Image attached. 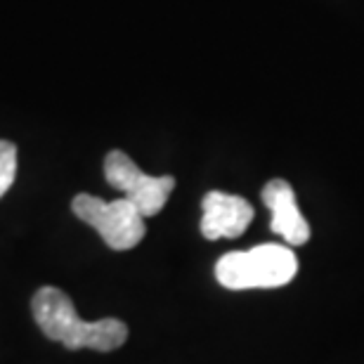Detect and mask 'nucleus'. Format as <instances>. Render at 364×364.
I'll return each mask as SVG.
<instances>
[{
    "mask_svg": "<svg viewBox=\"0 0 364 364\" xmlns=\"http://www.w3.org/2000/svg\"><path fill=\"white\" fill-rule=\"evenodd\" d=\"M33 319L50 341H57L69 350L90 348L97 353H112L128 338V326L121 319L105 317L85 322L71 303V298L57 287H43L31 301Z\"/></svg>",
    "mask_w": 364,
    "mask_h": 364,
    "instance_id": "obj_1",
    "label": "nucleus"
},
{
    "mask_svg": "<svg viewBox=\"0 0 364 364\" xmlns=\"http://www.w3.org/2000/svg\"><path fill=\"white\" fill-rule=\"evenodd\" d=\"M298 272V258L287 244H258L251 251H232L218 260L215 279L225 289H277Z\"/></svg>",
    "mask_w": 364,
    "mask_h": 364,
    "instance_id": "obj_2",
    "label": "nucleus"
},
{
    "mask_svg": "<svg viewBox=\"0 0 364 364\" xmlns=\"http://www.w3.org/2000/svg\"><path fill=\"white\" fill-rule=\"evenodd\" d=\"M71 210L76 218L88 223L105 239V244L114 251L135 249L144 237V215L126 196L114 201H102L100 196L78 194L71 201Z\"/></svg>",
    "mask_w": 364,
    "mask_h": 364,
    "instance_id": "obj_3",
    "label": "nucleus"
},
{
    "mask_svg": "<svg viewBox=\"0 0 364 364\" xmlns=\"http://www.w3.org/2000/svg\"><path fill=\"white\" fill-rule=\"evenodd\" d=\"M105 178L128 201H133L144 218L161 213L171 192L176 189V178L173 176H147L121 149H114L107 154Z\"/></svg>",
    "mask_w": 364,
    "mask_h": 364,
    "instance_id": "obj_4",
    "label": "nucleus"
},
{
    "mask_svg": "<svg viewBox=\"0 0 364 364\" xmlns=\"http://www.w3.org/2000/svg\"><path fill=\"white\" fill-rule=\"evenodd\" d=\"M201 235L215 242V239H235L242 237L253 220V206L244 196L208 192L201 201Z\"/></svg>",
    "mask_w": 364,
    "mask_h": 364,
    "instance_id": "obj_5",
    "label": "nucleus"
},
{
    "mask_svg": "<svg viewBox=\"0 0 364 364\" xmlns=\"http://www.w3.org/2000/svg\"><path fill=\"white\" fill-rule=\"evenodd\" d=\"M263 203L272 210L270 230L277 232L287 246H303L310 239V225L298 208L296 192L287 180H270L263 187Z\"/></svg>",
    "mask_w": 364,
    "mask_h": 364,
    "instance_id": "obj_6",
    "label": "nucleus"
},
{
    "mask_svg": "<svg viewBox=\"0 0 364 364\" xmlns=\"http://www.w3.org/2000/svg\"><path fill=\"white\" fill-rule=\"evenodd\" d=\"M17 178V147L7 140H0V199L12 187Z\"/></svg>",
    "mask_w": 364,
    "mask_h": 364,
    "instance_id": "obj_7",
    "label": "nucleus"
}]
</instances>
